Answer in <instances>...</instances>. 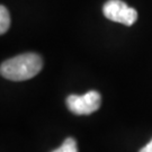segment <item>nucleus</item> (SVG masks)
Listing matches in <instances>:
<instances>
[{"mask_svg": "<svg viewBox=\"0 0 152 152\" xmlns=\"http://www.w3.org/2000/svg\"><path fill=\"white\" fill-rule=\"evenodd\" d=\"M139 152H152V140L148 143L145 147H143Z\"/></svg>", "mask_w": 152, "mask_h": 152, "instance_id": "423d86ee", "label": "nucleus"}, {"mask_svg": "<svg viewBox=\"0 0 152 152\" xmlns=\"http://www.w3.org/2000/svg\"><path fill=\"white\" fill-rule=\"evenodd\" d=\"M103 14L107 19L132 26L137 19V11L122 0H108L103 6Z\"/></svg>", "mask_w": 152, "mask_h": 152, "instance_id": "f03ea898", "label": "nucleus"}, {"mask_svg": "<svg viewBox=\"0 0 152 152\" xmlns=\"http://www.w3.org/2000/svg\"><path fill=\"white\" fill-rule=\"evenodd\" d=\"M102 96L96 90H90L85 95H70L66 98V106L76 115H89L99 109Z\"/></svg>", "mask_w": 152, "mask_h": 152, "instance_id": "7ed1b4c3", "label": "nucleus"}, {"mask_svg": "<svg viewBox=\"0 0 152 152\" xmlns=\"http://www.w3.org/2000/svg\"><path fill=\"white\" fill-rule=\"evenodd\" d=\"M52 152H78V147H77V142L72 137L65 139L64 142L62 143V145L58 149L53 150Z\"/></svg>", "mask_w": 152, "mask_h": 152, "instance_id": "39448f33", "label": "nucleus"}, {"mask_svg": "<svg viewBox=\"0 0 152 152\" xmlns=\"http://www.w3.org/2000/svg\"><path fill=\"white\" fill-rule=\"evenodd\" d=\"M10 26V15L5 6L0 7V34H5Z\"/></svg>", "mask_w": 152, "mask_h": 152, "instance_id": "20e7f679", "label": "nucleus"}, {"mask_svg": "<svg viewBox=\"0 0 152 152\" xmlns=\"http://www.w3.org/2000/svg\"><path fill=\"white\" fill-rule=\"evenodd\" d=\"M43 68L42 58L36 53H24L4 61L0 66L1 76L11 81L28 80Z\"/></svg>", "mask_w": 152, "mask_h": 152, "instance_id": "f257e3e1", "label": "nucleus"}]
</instances>
